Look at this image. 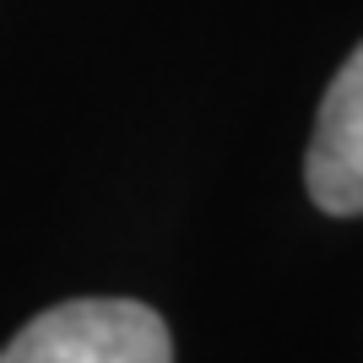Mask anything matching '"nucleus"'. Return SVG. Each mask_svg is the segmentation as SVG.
<instances>
[{
  "mask_svg": "<svg viewBox=\"0 0 363 363\" xmlns=\"http://www.w3.org/2000/svg\"><path fill=\"white\" fill-rule=\"evenodd\" d=\"M0 363H174L168 325L136 298H71L28 320Z\"/></svg>",
  "mask_w": 363,
  "mask_h": 363,
  "instance_id": "nucleus-1",
  "label": "nucleus"
},
{
  "mask_svg": "<svg viewBox=\"0 0 363 363\" xmlns=\"http://www.w3.org/2000/svg\"><path fill=\"white\" fill-rule=\"evenodd\" d=\"M309 201L331 217H363V44L352 49L320 98V120L303 157Z\"/></svg>",
  "mask_w": 363,
  "mask_h": 363,
  "instance_id": "nucleus-2",
  "label": "nucleus"
}]
</instances>
